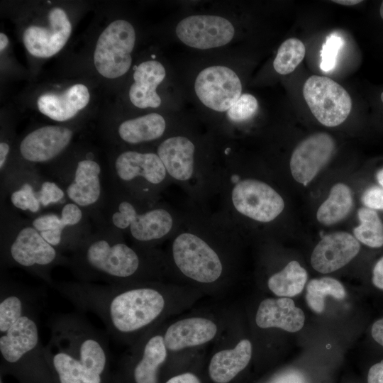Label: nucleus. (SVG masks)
I'll return each mask as SVG.
<instances>
[{"label":"nucleus","mask_w":383,"mask_h":383,"mask_svg":"<svg viewBox=\"0 0 383 383\" xmlns=\"http://www.w3.org/2000/svg\"><path fill=\"white\" fill-rule=\"evenodd\" d=\"M131 284L59 282L52 288L77 309L95 314L111 336L124 340L154 323L165 305L157 288Z\"/></svg>","instance_id":"f257e3e1"},{"label":"nucleus","mask_w":383,"mask_h":383,"mask_svg":"<svg viewBox=\"0 0 383 383\" xmlns=\"http://www.w3.org/2000/svg\"><path fill=\"white\" fill-rule=\"evenodd\" d=\"M94 227L67 255V267L77 281L121 284L153 272L158 262L153 248L130 245L121 233Z\"/></svg>","instance_id":"f03ea898"},{"label":"nucleus","mask_w":383,"mask_h":383,"mask_svg":"<svg viewBox=\"0 0 383 383\" xmlns=\"http://www.w3.org/2000/svg\"><path fill=\"white\" fill-rule=\"evenodd\" d=\"M240 232L218 212L187 202L182 220L169 239L172 263L188 279L213 283L226 267L218 246Z\"/></svg>","instance_id":"7ed1b4c3"},{"label":"nucleus","mask_w":383,"mask_h":383,"mask_svg":"<svg viewBox=\"0 0 383 383\" xmlns=\"http://www.w3.org/2000/svg\"><path fill=\"white\" fill-rule=\"evenodd\" d=\"M48 325L45 357L59 383H102L109 358L106 337L77 313L55 316Z\"/></svg>","instance_id":"20e7f679"},{"label":"nucleus","mask_w":383,"mask_h":383,"mask_svg":"<svg viewBox=\"0 0 383 383\" xmlns=\"http://www.w3.org/2000/svg\"><path fill=\"white\" fill-rule=\"evenodd\" d=\"M210 209L215 211L242 232L245 221L268 224L284 209L280 194L269 183L248 176L231 148L218 150L213 196Z\"/></svg>","instance_id":"39448f33"},{"label":"nucleus","mask_w":383,"mask_h":383,"mask_svg":"<svg viewBox=\"0 0 383 383\" xmlns=\"http://www.w3.org/2000/svg\"><path fill=\"white\" fill-rule=\"evenodd\" d=\"M42 296L34 289L1 277L0 356L8 366L48 365L40 341Z\"/></svg>","instance_id":"423d86ee"},{"label":"nucleus","mask_w":383,"mask_h":383,"mask_svg":"<svg viewBox=\"0 0 383 383\" xmlns=\"http://www.w3.org/2000/svg\"><path fill=\"white\" fill-rule=\"evenodd\" d=\"M209 140L173 130L155 150L172 184L185 193L187 202L205 209H209L213 198L218 159V149Z\"/></svg>","instance_id":"0eeeda50"},{"label":"nucleus","mask_w":383,"mask_h":383,"mask_svg":"<svg viewBox=\"0 0 383 383\" xmlns=\"http://www.w3.org/2000/svg\"><path fill=\"white\" fill-rule=\"evenodd\" d=\"M182 217L183 208L177 209L162 200L146 205L112 187L94 226L121 233L138 247L153 248L170 239Z\"/></svg>","instance_id":"6e6552de"},{"label":"nucleus","mask_w":383,"mask_h":383,"mask_svg":"<svg viewBox=\"0 0 383 383\" xmlns=\"http://www.w3.org/2000/svg\"><path fill=\"white\" fill-rule=\"evenodd\" d=\"M1 265L21 268L43 280L51 287L55 282L52 271L67 266L68 256L62 253L41 235L30 218L23 217L1 204Z\"/></svg>","instance_id":"1a4fd4ad"},{"label":"nucleus","mask_w":383,"mask_h":383,"mask_svg":"<svg viewBox=\"0 0 383 383\" xmlns=\"http://www.w3.org/2000/svg\"><path fill=\"white\" fill-rule=\"evenodd\" d=\"M110 170L112 187L146 205L162 201L172 184L155 150H122L114 155Z\"/></svg>","instance_id":"9d476101"},{"label":"nucleus","mask_w":383,"mask_h":383,"mask_svg":"<svg viewBox=\"0 0 383 383\" xmlns=\"http://www.w3.org/2000/svg\"><path fill=\"white\" fill-rule=\"evenodd\" d=\"M68 201L62 188L35 166L13 163L1 174V203L28 218Z\"/></svg>","instance_id":"9b49d317"},{"label":"nucleus","mask_w":383,"mask_h":383,"mask_svg":"<svg viewBox=\"0 0 383 383\" xmlns=\"http://www.w3.org/2000/svg\"><path fill=\"white\" fill-rule=\"evenodd\" d=\"M48 174L62 188L70 201L86 211L94 224L107 194L103 184L102 167L94 155L87 152L54 165Z\"/></svg>","instance_id":"f8f14e48"},{"label":"nucleus","mask_w":383,"mask_h":383,"mask_svg":"<svg viewBox=\"0 0 383 383\" xmlns=\"http://www.w3.org/2000/svg\"><path fill=\"white\" fill-rule=\"evenodd\" d=\"M30 219L44 239L63 254L69 253L94 228L86 211L70 201L58 211H46Z\"/></svg>","instance_id":"ddd939ff"},{"label":"nucleus","mask_w":383,"mask_h":383,"mask_svg":"<svg viewBox=\"0 0 383 383\" xmlns=\"http://www.w3.org/2000/svg\"><path fill=\"white\" fill-rule=\"evenodd\" d=\"M135 39V31L130 22L118 19L109 23L95 46L94 64L97 72L107 79L124 75L132 64Z\"/></svg>","instance_id":"4468645a"},{"label":"nucleus","mask_w":383,"mask_h":383,"mask_svg":"<svg viewBox=\"0 0 383 383\" xmlns=\"http://www.w3.org/2000/svg\"><path fill=\"white\" fill-rule=\"evenodd\" d=\"M303 95L315 118L328 127H335L344 122L352 109V100L348 91L327 77H309L304 84Z\"/></svg>","instance_id":"2eb2a0df"},{"label":"nucleus","mask_w":383,"mask_h":383,"mask_svg":"<svg viewBox=\"0 0 383 383\" xmlns=\"http://www.w3.org/2000/svg\"><path fill=\"white\" fill-rule=\"evenodd\" d=\"M194 89L199 101L216 112H226L242 94V82L236 72L224 65H211L196 77Z\"/></svg>","instance_id":"dca6fc26"},{"label":"nucleus","mask_w":383,"mask_h":383,"mask_svg":"<svg viewBox=\"0 0 383 383\" xmlns=\"http://www.w3.org/2000/svg\"><path fill=\"white\" fill-rule=\"evenodd\" d=\"M235 29L228 18L211 14H194L178 22L177 38L188 47L209 50L223 47L231 42Z\"/></svg>","instance_id":"f3484780"},{"label":"nucleus","mask_w":383,"mask_h":383,"mask_svg":"<svg viewBox=\"0 0 383 383\" xmlns=\"http://www.w3.org/2000/svg\"><path fill=\"white\" fill-rule=\"evenodd\" d=\"M73 135V131L66 126L48 125L35 128L20 141L18 150L21 160L11 164L35 167L55 162L69 147Z\"/></svg>","instance_id":"a211bd4d"},{"label":"nucleus","mask_w":383,"mask_h":383,"mask_svg":"<svg viewBox=\"0 0 383 383\" xmlns=\"http://www.w3.org/2000/svg\"><path fill=\"white\" fill-rule=\"evenodd\" d=\"M48 19V27L30 26L23 32L24 46L34 57L48 58L55 55L65 45L71 35V22L62 8H52Z\"/></svg>","instance_id":"6ab92c4d"},{"label":"nucleus","mask_w":383,"mask_h":383,"mask_svg":"<svg viewBox=\"0 0 383 383\" xmlns=\"http://www.w3.org/2000/svg\"><path fill=\"white\" fill-rule=\"evenodd\" d=\"M333 138L326 133L313 134L302 140L294 150L289 167L292 177L306 185L329 162L335 151Z\"/></svg>","instance_id":"aec40b11"},{"label":"nucleus","mask_w":383,"mask_h":383,"mask_svg":"<svg viewBox=\"0 0 383 383\" xmlns=\"http://www.w3.org/2000/svg\"><path fill=\"white\" fill-rule=\"evenodd\" d=\"M360 250V242L347 232H335L323 237L313 249L311 264L314 270L330 273L350 262Z\"/></svg>","instance_id":"412c9836"},{"label":"nucleus","mask_w":383,"mask_h":383,"mask_svg":"<svg viewBox=\"0 0 383 383\" xmlns=\"http://www.w3.org/2000/svg\"><path fill=\"white\" fill-rule=\"evenodd\" d=\"M116 132L120 142L133 148L154 143L157 145L172 131L164 116L152 112L121 121Z\"/></svg>","instance_id":"4be33fe9"},{"label":"nucleus","mask_w":383,"mask_h":383,"mask_svg":"<svg viewBox=\"0 0 383 383\" xmlns=\"http://www.w3.org/2000/svg\"><path fill=\"white\" fill-rule=\"evenodd\" d=\"M166 77L164 65L155 60L140 63L135 69L128 96L133 106L139 109H155L160 106L162 99L157 89Z\"/></svg>","instance_id":"5701e85b"},{"label":"nucleus","mask_w":383,"mask_h":383,"mask_svg":"<svg viewBox=\"0 0 383 383\" xmlns=\"http://www.w3.org/2000/svg\"><path fill=\"white\" fill-rule=\"evenodd\" d=\"M90 99L88 88L75 84L60 94L45 93L37 99L38 110L56 121H66L87 106Z\"/></svg>","instance_id":"b1692460"},{"label":"nucleus","mask_w":383,"mask_h":383,"mask_svg":"<svg viewBox=\"0 0 383 383\" xmlns=\"http://www.w3.org/2000/svg\"><path fill=\"white\" fill-rule=\"evenodd\" d=\"M255 321L262 328H279L294 333L304 326L305 316L289 297L268 298L260 304Z\"/></svg>","instance_id":"393cba45"},{"label":"nucleus","mask_w":383,"mask_h":383,"mask_svg":"<svg viewBox=\"0 0 383 383\" xmlns=\"http://www.w3.org/2000/svg\"><path fill=\"white\" fill-rule=\"evenodd\" d=\"M216 333L217 326L213 321L204 318L193 317L170 325L163 338L167 349L177 351L204 344L211 340Z\"/></svg>","instance_id":"a878e982"},{"label":"nucleus","mask_w":383,"mask_h":383,"mask_svg":"<svg viewBox=\"0 0 383 383\" xmlns=\"http://www.w3.org/2000/svg\"><path fill=\"white\" fill-rule=\"evenodd\" d=\"M252 356V345L241 340L234 348L216 353L211 358L209 372L216 383H228L248 365Z\"/></svg>","instance_id":"bb28decb"},{"label":"nucleus","mask_w":383,"mask_h":383,"mask_svg":"<svg viewBox=\"0 0 383 383\" xmlns=\"http://www.w3.org/2000/svg\"><path fill=\"white\" fill-rule=\"evenodd\" d=\"M140 352L133 369L135 383H157L159 368L167 355L163 336L159 334L151 335L143 343Z\"/></svg>","instance_id":"cd10ccee"},{"label":"nucleus","mask_w":383,"mask_h":383,"mask_svg":"<svg viewBox=\"0 0 383 383\" xmlns=\"http://www.w3.org/2000/svg\"><path fill=\"white\" fill-rule=\"evenodd\" d=\"M353 205V198L350 187L343 183L335 184L331 189L327 199L319 206L317 220L326 226L336 223L349 214Z\"/></svg>","instance_id":"c85d7f7f"},{"label":"nucleus","mask_w":383,"mask_h":383,"mask_svg":"<svg viewBox=\"0 0 383 383\" xmlns=\"http://www.w3.org/2000/svg\"><path fill=\"white\" fill-rule=\"evenodd\" d=\"M307 277L306 270L297 261L292 260L283 270L270 277L267 286L278 296L292 297L302 292Z\"/></svg>","instance_id":"c756f323"},{"label":"nucleus","mask_w":383,"mask_h":383,"mask_svg":"<svg viewBox=\"0 0 383 383\" xmlns=\"http://www.w3.org/2000/svg\"><path fill=\"white\" fill-rule=\"evenodd\" d=\"M360 224L353 229L355 238L368 248L383 247V219L378 211L361 207L357 211Z\"/></svg>","instance_id":"7c9ffc66"},{"label":"nucleus","mask_w":383,"mask_h":383,"mask_svg":"<svg viewBox=\"0 0 383 383\" xmlns=\"http://www.w3.org/2000/svg\"><path fill=\"white\" fill-rule=\"evenodd\" d=\"M331 296L336 299H343L346 292L343 285L337 279L325 277L310 280L306 286V301L309 307L317 313L324 311L325 297Z\"/></svg>","instance_id":"2f4dec72"},{"label":"nucleus","mask_w":383,"mask_h":383,"mask_svg":"<svg viewBox=\"0 0 383 383\" xmlns=\"http://www.w3.org/2000/svg\"><path fill=\"white\" fill-rule=\"evenodd\" d=\"M305 54V46L300 40L292 38L284 40L274 60V70L283 75L292 72L304 60Z\"/></svg>","instance_id":"473e14b6"},{"label":"nucleus","mask_w":383,"mask_h":383,"mask_svg":"<svg viewBox=\"0 0 383 383\" xmlns=\"http://www.w3.org/2000/svg\"><path fill=\"white\" fill-rule=\"evenodd\" d=\"M258 108L257 99L250 94H242L239 99L226 112L230 125H239L249 121Z\"/></svg>","instance_id":"72a5a7b5"},{"label":"nucleus","mask_w":383,"mask_h":383,"mask_svg":"<svg viewBox=\"0 0 383 383\" xmlns=\"http://www.w3.org/2000/svg\"><path fill=\"white\" fill-rule=\"evenodd\" d=\"M343 45V40L338 35L332 34L326 38L321 50V69L324 72L332 70L335 65L338 51Z\"/></svg>","instance_id":"f704fd0d"},{"label":"nucleus","mask_w":383,"mask_h":383,"mask_svg":"<svg viewBox=\"0 0 383 383\" xmlns=\"http://www.w3.org/2000/svg\"><path fill=\"white\" fill-rule=\"evenodd\" d=\"M361 201L364 207L377 211H383V187L379 184L369 186L362 192Z\"/></svg>","instance_id":"c9c22d12"},{"label":"nucleus","mask_w":383,"mask_h":383,"mask_svg":"<svg viewBox=\"0 0 383 383\" xmlns=\"http://www.w3.org/2000/svg\"><path fill=\"white\" fill-rule=\"evenodd\" d=\"M371 281L376 289L383 292V255L373 265Z\"/></svg>","instance_id":"e433bc0d"},{"label":"nucleus","mask_w":383,"mask_h":383,"mask_svg":"<svg viewBox=\"0 0 383 383\" xmlns=\"http://www.w3.org/2000/svg\"><path fill=\"white\" fill-rule=\"evenodd\" d=\"M367 383H383V360L370 367L367 373Z\"/></svg>","instance_id":"4c0bfd02"},{"label":"nucleus","mask_w":383,"mask_h":383,"mask_svg":"<svg viewBox=\"0 0 383 383\" xmlns=\"http://www.w3.org/2000/svg\"><path fill=\"white\" fill-rule=\"evenodd\" d=\"M370 333L374 341L383 348V317L372 323Z\"/></svg>","instance_id":"58836bf2"},{"label":"nucleus","mask_w":383,"mask_h":383,"mask_svg":"<svg viewBox=\"0 0 383 383\" xmlns=\"http://www.w3.org/2000/svg\"><path fill=\"white\" fill-rule=\"evenodd\" d=\"M166 383H201L198 377L192 373H183L170 378Z\"/></svg>","instance_id":"ea45409f"},{"label":"nucleus","mask_w":383,"mask_h":383,"mask_svg":"<svg viewBox=\"0 0 383 383\" xmlns=\"http://www.w3.org/2000/svg\"><path fill=\"white\" fill-rule=\"evenodd\" d=\"M332 1L345 6H353L362 2L360 0H333Z\"/></svg>","instance_id":"a19ab883"},{"label":"nucleus","mask_w":383,"mask_h":383,"mask_svg":"<svg viewBox=\"0 0 383 383\" xmlns=\"http://www.w3.org/2000/svg\"><path fill=\"white\" fill-rule=\"evenodd\" d=\"M9 39L8 37L4 33H0V50L2 52L8 45Z\"/></svg>","instance_id":"79ce46f5"},{"label":"nucleus","mask_w":383,"mask_h":383,"mask_svg":"<svg viewBox=\"0 0 383 383\" xmlns=\"http://www.w3.org/2000/svg\"><path fill=\"white\" fill-rule=\"evenodd\" d=\"M375 178L378 184L383 187V167L377 171Z\"/></svg>","instance_id":"37998d69"},{"label":"nucleus","mask_w":383,"mask_h":383,"mask_svg":"<svg viewBox=\"0 0 383 383\" xmlns=\"http://www.w3.org/2000/svg\"><path fill=\"white\" fill-rule=\"evenodd\" d=\"M379 13H380L381 18L383 19V1H382V4L380 5Z\"/></svg>","instance_id":"c03bdc74"},{"label":"nucleus","mask_w":383,"mask_h":383,"mask_svg":"<svg viewBox=\"0 0 383 383\" xmlns=\"http://www.w3.org/2000/svg\"><path fill=\"white\" fill-rule=\"evenodd\" d=\"M380 99H381V101H382L383 103V92H382L381 95H380Z\"/></svg>","instance_id":"a18cd8bd"},{"label":"nucleus","mask_w":383,"mask_h":383,"mask_svg":"<svg viewBox=\"0 0 383 383\" xmlns=\"http://www.w3.org/2000/svg\"><path fill=\"white\" fill-rule=\"evenodd\" d=\"M0 383H2V382L1 381Z\"/></svg>","instance_id":"49530a36"}]
</instances>
